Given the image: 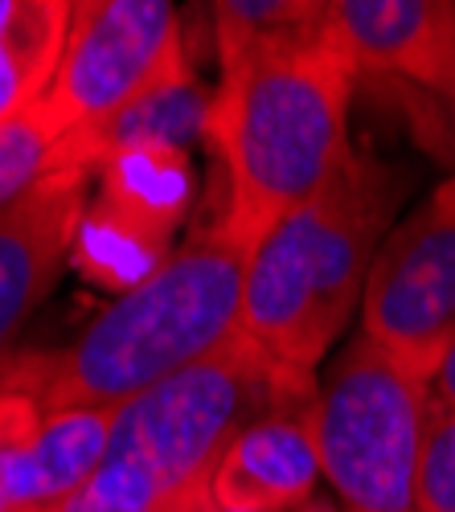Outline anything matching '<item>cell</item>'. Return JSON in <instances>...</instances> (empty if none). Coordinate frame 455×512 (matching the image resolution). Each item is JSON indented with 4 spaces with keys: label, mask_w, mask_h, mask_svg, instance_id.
I'll list each match as a JSON object with an SVG mask.
<instances>
[{
    "label": "cell",
    "mask_w": 455,
    "mask_h": 512,
    "mask_svg": "<svg viewBox=\"0 0 455 512\" xmlns=\"http://www.w3.org/2000/svg\"><path fill=\"white\" fill-rule=\"evenodd\" d=\"M222 74L255 58L300 50L328 33V0H222L210 5Z\"/></svg>",
    "instance_id": "cell-14"
},
{
    "label": "cell",
    "mask_w": 455,
    "mask_h": 512,
    "mask_svg": "<svg viewBox=\"0 0 455 512\" xmlns=\"http://www.w3.org/2000/svg\"><path fill=\"white\" fill-rule=\"evenodd\" d=\"M415 512H455V410L431 398L427 431L415 463Z\"/></svg>",
    "instance_id": "cell-18"
},
{
    "label": "cell",
    "mask_w": 455,
    "mask_h": 512,
    "mask_svg": "<svg viewBox=\"0 0 455 512\" xmlns=\"http://www.w3.org/2000/svg\"><path fill=\"white\" fill-rule=\"evenodd\" d=\"M316 377L263 357L242 336L119 410L99 472L58 512H201L226 447Z\"/></svg>",
    "instance_id": "cell-4"
},
{
    "label": "cell",
    "mask_w": 455,
    "mask_h": 512,
    "mask_svg": "<svg viewBox=\"0 0 455 512\" xmlns=\"http://www.w3.org/2000/svg\"><path fill=\"white\" fill-rule=\"evenodd\" d=\"M119 410H62L41 418L29 463V508L66 504L107 459Z\"/></svg>",
    "instance_id": "cell-15"
},
{
    "label": "cell",
    "mask_w": 455,
    "mask_h": 512,
    "mask_svg": "<svg viewBox=\"0 0 455 512\" xmlns=\"http://www.w3.org/2000/svg\"><path fill=\"white\" fill-rule=\"evenodd\" d=\"M41 414L33 398L0 390V512L29 508V463L41 435Z\"/></svg>",
    "instance_id": "cell-17"
},
{
    "label": "cell",
    "mask_w": 455,
    "mask_h": 512,
    "mask_svg": "<svg viewBox=\"0 0 455 512\" xmlns=\"http://www.w3.org/2000/svg\"><path fill=\"white\" fill-rule=\"evenodd\" d=\"M62 504H37V508H17V512H58Z\"/></svg>",
    "instance_id": "cell-22"
},
{
    "label": "cell",
    "mask_w": 455,
    "mask_h": 512,
    "mask_svg": "<svg viewBox=\"0 0 455 512\" xmlns=\"http://www.w3.org/2000/svg\"><path fill=\"white\" fill-rule=\"evenodd\" d=\"M91 173H41L17 201L0 209V365L17 357L33 312L50 300L91 201Z\"/></svg>",
    "instance_id": "cell-8"
},
{
    "label": "cell",
    "mask_w": 455,
    "mask_h": 512,
    "mask_svg": "<svg viewBox=\"0 0 455 512\" xmlns=\"http://www.w3.org/2000/svg\"><path fill=\"white\" fill-rule=\"evenodd\" d=\"M74 0H0V123L29 115L46 99Z\"/></svg>",
    "instance_id": "cell-13"
},
{
    "label": "cell",
    "mask_w": 455,
    "mask_h": 512,
    "mask_svg": "<svg viewBox=\"0 0 455 512\" xmlns=\"http://www.w3.org/2000/svg\"><path fill=\"white\" fill-rule=\"evenodd\" d=\"M210 107H214V91L197 78V70H181L169 82H160L156 91H148L144 99H136L132 107H123L119 115L91 123L82 132L62 136L50 148V164L46 173L70 168V173H99V168L132 148H185L189 144H205V123H210Z\"/></svg>",
    "instance_id": "cell-11"
},
{
    "label": "cell",
    "mask_w": 455,
    "mask_h": 512,
    "mask_svg": "<svg viewBox=\"0 0 455 512\" xmlns=\"http://www.w3.org/2000/svg\"><path fill=\"white\" fill-rule=\"evenodd\" d=\"M173 250H177L173 238H160L91 197L70 246V267L82 279L123 295L136 283H144Z\"/></svg>",
    "instance_id": "cell-16"
},
{
    "label": "cell",
    "mask_w": 455,
    "mask_h": 512,
    "mask_svg": "<svg viewBox=\"0 0 455 512\" xmlns=\"http://www.w3.org/2000/svg\"><path fill=\"white\" fill-rule=\"evenodd\" d=\"M431 414V377L369 336L316 373L312 435L320 476L345 512H415V463Z\"/></svg>",
    "instance_id": "cell-5"
},
{
    "label": "cell",
    "mask_w": 455,
    "mask_h": 512,
    "mask_svg": "<svg viewBox=\"0 0 455 512\" xmlns=\"http://www.w3.org/2000/svg\"><path fill=\"white\" fill-rule=\"evenodd\" d=\"M328 33L357 78H402L410 87L447 91L455 70L451 0H328Z\"/></svg>",
    "instance_id": "cell-10"
},
{
    "label": "cell",
    "mask_w": 455,
    "mask_h": 512,
    "mask_svg": "<svg viewBox=\"0 0 455 512\" xmlns=\"http://www.w3.org/2000/svg\"><path fill=\"white\" fill-rule=\"evenodd\" d=\"M361 336L435 377L455 332V173L382 238L361 291Z\"/></svg>",
    "instance_id": "cell-7"
},
{
    "label": "cell",
    "mask_w": 455,
    "mask_h": 512,
    "mask_svg": "<svg viewBox=\"0 0 455 512\" xmlns=\"http://www.w3.org/2000/svg\"><path fill=\"white\" fill-rule=\"evenodd\" d=\"M189 70L181 17L164 0H74L66 46L37 115L58 144Z\"/></svg>",
    "instance_id": "cell-6"
},
{
    "label": "cell",
    "mask_w": 455,
    "mask_h": 512,
    "mask_svg": "<svg viewBox=\"0 0 455 512\" xmlns=\"http://www.w3.org/2000/svg\"><path fill=\"white\" fill-rule=\"evenodd\" d=\"M316 390L275 406L226 447L201 512H300L320 484L312 435Z\"/></svg>",
    "instance_id": "cell-9"
},
{
    "label": "cell",
    "mask_w": 455,
    "mask_h": 512,
    "mask_svg": "<svg viewBox=\"0 0 455 512\" xmlns=\"http://www.w3.org/2000/svg\"><path fill=\"white\" fill-rule=\"evenodd\" d=\"M443 103V127H447V144H451V156H455V70H451V82H447V91L439 95Z\"/></svg>",
    "instance_id": "cell-21"
},
{
    "label": "cell",
    "mask_w": 455,
    "mask_h": 512,
    "mask_svg": "<svg viewBox=\"0 0 455 512\" xmlns=\"http://www.w3.org/2000/svg\"><path fill=\"white\" fill-rule=\"evenodd\" d=\"M193 197L197 173L193 152L185 148H132L111 156L95 173V201L160 238H177Z\"/></svg>",
    "instance_id": "cell-12"
},
{
    "label": "cell",
    "mask_w": 455,
    "mask_h": 512,
    "mask_svg": "<svg viewBox=\"0 0 455 512\" xmlns=\"http://www.w3.org/2000/svg\"><path fill=\"white\" fill-rule=\"evenodd\" d=\"M246 254L251 246L210 222L66 349L9 357L0 365V390L33 398L41 414L132 406L238 332Z\"/></svg>",
    "instance_id": "cell-1"
},
{
    "label": "cell",
    "mask_w": 455,
    "mask_h": 512,
    "mask_svg": "<svg viewBox=\"0 0 455 512\" xmlns=\"http://www.w3.org/2000/svg\"><path fill=\"white\" fill-rule=\"evenodd\" d=\"M50 132L41 123L37 107L13 123H0V209L17 201L50 164Z\"/></svg>",
    "instance_id": "cell-19"
},
{
    "label": "cell",
    "mask_w": 455,
    "mask_h": 512,
    "mask_svg": "<svg viewBox=\"0 0 455 512\" xmlns=\"http://www.w3.org/2000/svg\"><path fill=\"white\" fill-rule=\"evenodd\" d=\"M431 398H435L439 406H451V410H455V332H451L447 349H443V357H439V369H435V377H431Z\"/></svg>",
    "instance_id": "cell-20"
},
{
    "label": "cell",
    "mask_w": 455,
    "mask_h": 512,
    "mask_svg": "<svg viewBox=\"0 0 455 512\" xmlns=\"http://www.w3.org/2000/svg\"><path fill=\"white\" fill-rule=\"evenodd\" d=\"M394 201L398 177L353 148L333 181L251 246L234 336L275 365L316 377L361 308Z\"/></svg>",
    "instance_id": "cell-3"
},
{
    "label": "cell",
    "mask_w": 455,
    "mask_h": 512,
    "mask_svg": "<svg viewBox=\"0 0 455 512\" xmlns=\"http://www.w3.org/2000/svg\"><path fill=\"white\" fill-rule=\"evenodd\" d=\"M353 91L357 70L333 33L222 74L205 144L226 177L218 222L234 238L255 246L341 173L353 156Z\"/></svg>",
    "instance_id": "cell-2"
}]
</instances>
